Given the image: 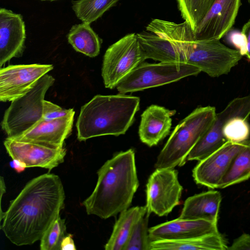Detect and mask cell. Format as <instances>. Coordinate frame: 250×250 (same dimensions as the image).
<instances>
[{
  "mask_svg": "<svg viewBox=\"0 0 250 250\" xmlns=\"http://www.w3.org/2000/svg\"><path fill=\"white\" fill-rule=\"evenodd\" d=\"M60 178L45 173L29 181L0 219V229L13 244L29 245L40 240L64 208Z\"/></svg>",
  "mask_w": 250,
  "mask_h": 250,
  "instance_id": "cell-1",
  "label": "cell"
},
{
  "mask_svg": "<svg viewBox=\"0 0 250 250\" xmlns=\"http://www.w3.org/2000/svg\"><path fill=\"white\" fill-rule=\"evenodd\" d=\"M97 174L94 190L82 203L87 213L106 219L128 209L139 186L134 150L116 153Z\"/></svg>",
  "mask_w": 250,
  "mask_h": 250,
  "instance_id": "cell-2",
  "label": "cell"
},
{
  "mask_svg": "<svg viewBox=\"0 0 250 250\" xmlns=\"http://www.w3.org/2000/svg\"><path fill=\"white\" fill-rule=\"evenodd\" d=\"M140 98L119 93L95 96L81 109L76 126L77 139L84 141L104 135L124 134L139 109Z\"/></svg>",
  "mask_w": 250,
  "mask_h": 250,
  "instance_id": "cell-3",
  "label": "cell"
},
{
  "mask_svg": "<svg viewBox=\"0 0 250 250\" xmlns=\"http://www.w3.org/2000/svg\"><path fill=\"white\" fill-rule=\"evenodd\" d=\"M216 114L215 107L201 106L182 120L158 155L156 169L183 166L190 151L210 126Z\"/></svg>",
  "mask_w": 250,
  "mask_h": 250,
  "instance_id": "cell-4",
  "label": "cell"
},
{
  "mask_svg": "<svg viewBox=\"0 0 250 250\" xmlns=\"http://www.w3.org/2000/svg\"><path fill=\"white\" fill-rule=\"evenodd\" d=\"M55 81L53 76L46 74L27 93L11 102L1 123L8 137L21 136L42 119L45 95Z\"/></svg>",
  "mask_w": 250,
  "mask_h": 250,
  "instance_id": "cell-5",
  "label": "cell"
},
{
  "mask_svg": "<svg viewBox=\"0 0 250 250\" xmlns=\"http://www.w3.org/2000/svg\"><path fill=\"white\" fill-rule=\"evenodd\" d=\"M179 48L186 63L214 78L228 74L243 57L239 51L216 39L189 41L182 43Z\"/></svg>",
  "mask_w": 250,
  "mask_h": 250,
  "instance_id": "cell-6",
  "label": "cell"
},
{
  "mask_svg": "<svg viewBox=\"0 0 250 250\" xmlns=\"http://www.w3.org/2000/svg\"><path fill=\"white\" fill-rule=\"evenodd\" d=\"M201 72L194 65L184 63L142 62L117 85L120 94L134 92L168 84Z\"/></svg>",
  "mask_w": 250,
  "mask_h": 250,
  "instance_id": "cell-7",
  "label": "cell"
},
{
  "mask_svg": "<svg viewBox=\"0 0 250 250\" xmlns=\"http://www.w3.org/2000/svg\"><path fill=\"white\" fill-rule=\"evenodd\" d=\"M146 60L137 34L125 35L111 45L104 56L102 76L106 88L113 89Z\"/></svg>",
  "mask_w": 250,
  "mask_h": 250,
  "instance_id": "cell-8",
  "label": "cell"
},
{
  "mask_svg": "<svg viewBox=\"0 0 250 250\" xmlns=\"http://www.w3.org/2000/svg\"><path fill=\"white\" fill-rule=\"evenodd\" d=\"M174 168L156 169L146 185V213L167 215L179 204L183 187Z\"/></svg>",
  "mask_w": 250,
  "mask_h": 250,
  "instance_id": "cell-9",
  "label": "cell"
},
{
  "mask_svg": "<svg viewBox=\"0 0 250 250\" xmlns=\"http://www.w3.org/2000/svg\"><path fill=\"white\" fill-rule=\"evenodd\" d=\"M250 115V94L237 97L231 100L219 113L209 128L188 154L187 161H200L216 151L227 140L223 135L226 123L235 117L248 119Z\"/></svg>",
  "mask_w": 250,
  "mask_h": 250,
  "instance_id": "cell-10",
  "label": "cell"
},
{
  "mask_svg": "<svg viewBox=\"0 0 250 250\" xmlns=\"http://www.w3.org/2000/svg\"><path fill=\"white\" fill-rule=\"evenodd\" d=\"M53 69L52 64L10 65L0 70V101L12 102L23 96Z\"/></svg>",
  "mask_w": 250,
  "mask_h": 250,
  "instance_id": "cell-11",
  "label": "cell"
},
{
  "mask_svg": "<svg viewBox=\"0 0 250 250\" xmlns=\"http://www.w3.org/2000/svg\"><path fill=\"white\" fill-rule=\"evenodd\" d=\"M3 144L10 157L22 162L27 168L40 167L51 170L63 162L66 153L63 147H54L9 137Z\"/></svg>",
  "mask_w": 250,
  "mask_h": 250,
  "instance_id": "cell-12",
  "label": "cell"
},
{
  "mask_svg": "<svg viewBox=\"0 0 250 250\" xmlns=\"http://www.w3.org/2000/svg\"><path fill=\"white\" fill-rule=\"evenodd\" d=\"M246 141L241 143L228 141L216 151L199 161L192 170L195 182L210 188H218L233 158L245 146Z\"/></svg>",
  "mask_w": 250,
  "mask_h": 250,
  "instance_id": "cell-13",
  "label": "cell"
},
{
  "mask_svg": "<svg viewBox=\"0 0 250 250\" xmlns=\"http://www.w3.org/2000/svg\"><path fill=\"white\" fill-rule=\"evenodd\" d=\"M241 5V0H215L194 31L195 40H220L230 31Z\"/></svg>",
  "mask_w": 250,
  "mask_h": 250,
  "instance_id": "cell-14",
  "label": "cell"
},
{
  "mask_svg": "<svg viewBox=\"0 0 250 250\" xmlns=\"http://www.w3.org/2000/svg\"><path fill=\"white\" fill-rule=\"evenodd\" d=\"M26 37L22 16L13 11L0 9V65L11 59L21 57Z\"/></svg>",
  "mask_w": 250,
  "mask_h": 250,
  "instance_id": "cell-15",
  "label": "cell"
},
{
  "mask_svg": "<svg viewBox=\"0 0 250 250\" xmlns=\"http://www.w3.org/2000/svg\"><path fill=\"white\" fill-rule=\"evenodd\" d=\"M217 223L178 217L148 229L150 241L179 240L218 232Z\"/></svg>",
  "mask_w": 250,
  "mask_h": 250,
  "instance_id": "cell-16",
  "label": "cell"
},
{
  "mask_svg": "<svg viewBox=\"0 0 250 250\" xmlns=\"http://www.w3.org/2000/svg\"><path fill=\"white\" fill-rule=\"evenodd\" d=\"M75 113L50 121L42 119L16 140L37 143L54 147H63L72 131Z\"/></svg>",
  "mask_w": 250,
  "mask_h": 250,
  "instance_id": "cell-17",
  "label": "cell"
},
{
  "mask_svg": "<svg viewBox=\"0 0 250 250\" xmlns=\"http://www.w3.org/2000/svg\"><path fill=\"white\" fill-rule=\"evenodd\" d=\"M175 110L158 105L148 106L142 113L139 128L141 141L151 147L157 145L167 136L172 125Z\"/></svg>",
  "mask_w": 250,
  "mask_h": 250,
  "instance_id": "cell-18",
  "label": "cell"
},
{
  "mask_svg": "<svg viewBox=\"0 0 250 250\" xmlns=\"http://www.w3.org/2000/svg\"><path fill=\"white\" fill-rule=\"evenodd\" d=\"M221 201L222 196L216 190L195 194L186 200L179 217L217 223Z\"/></svg>",
  "mask_w": 250,
  "mask_h": 250,
  "instance_id": "cell-19",
  "label": "cell"
},
{
  "mask_svg": "<svg viewBox=\"0 0 250 250\" xmlns=\"http://www.w3.org/2000/svg\"><path fill=\"white\" fill-rule=\"evenodd\" d=\"M137 36L146 59L186 63L180 50L166 38L148 31H143Z\"/></svg>",
  "mask_w": 250,
  "mask_h": 250,
  "instance_id": "cell-20",
  "label": "cell"
},
{
  "mask_svg": "<svg viewBox=\"0 0 250 250\" xmlns=\"http://www.w3.org/2000/svg\"><path fill=\"white\" fill-rule=\"evenodd\" d=\"M228 246L219 233L179 240L150 242V250H226Z\"/></svg>",
  "mask_w": 250,
  "mask_h": 250,
  "instance_id": "cell-21",
  "label": "cell"
},
{
  "mask_svg": "<svg viewBox=\"0 0 250 250\" xmlns=\"http://www.w3.org/2000/svg\"><path fill=\"white\" fill-rule=\"evenodd\" d=\"M146 212V205L133 207L121 212L104 249L124 250L134 225Z\"/></svg>",
  "mask_w": 250,
  "mask_h": 250,
  "instance_id": "cell-22",
  "label": "cell"
},
{
  "mask_svg": "<svg viewBox=\"0 0 250 250\" xmlns=\"http://www.w3.org/2000/svg\"><path fill=\"white\" fill-rule=\"evenodd\" d=\"M67 38L69 43L78 52L91 58L100 53L102 41L90 24L82 22L73 25Z\"/></svg>",
  "mask_w": 250,
  "mask_h": 250,
  "instance_id": "cell-23",
  "label": "cell"
},
{
  "mask_svg": "<svg viewBox=\"0 0 250 250\" xmlns=\"http://www.w3.org/2000/svg\"><path fill=\"white\" fill-rule=\"evenodd\" d=\"M250 178V140L233 158L218 188H224Z\"/></svg>",
  "mask_w": 250,
  "mask_h": 250,
  "instance_id": "cell-24",
  "label": "cell"
},
{
  "mask_svg": "<svg viewBox=\"0 0 250 250\" xmlns=\"http://www.w3.org/2000/svg\"><path fill=\"white\" fill-rule=\"evenodd\" d=\"M120 0H77L72 8L78 19L91 24L101 18Z\"/></svg>",
  "mask_w": 250,
  "mask_h": 250,
  "instance_id": "cell-25",
  "label": "cell"
},
{
  "mask_svg": "<svg viewBox=\"0 0 250 250\" xmlns=\"http://www.w3.org/2000/svg\"><path fill=\"white\" fill-rule=\"evenodd\" d=\"M176 0L182 17L194 32L215 0Z\"/></svg>",
  "mask_w": 250,
  "mask_h": 250,
  "instance_id": "cell-26",
  "label": "cell"
},
{
  "mask_svg": "<svg viewBox=\"0 0 250 250\" xmlns=\"http://www.w3.org/2000/svg\"><path fill=\"white\" fill-rule=\"evenodd\" d=\"M147 213L134 225L124 250H150Z\"/></svg>",
  "mask_w": 250,
  "mask_h": 250,
  "instance_id": "cell-27",
  "label": "cell"
},
{
  "mask_svg": "<svg viewBox=\"0 0 250 250\" xmlns=\"http://www.w3.org/2000/svg\"><path fill=\"white\" fill-rule=\"evenodd\" d=\"M67 234L65 219L59 215L45 231L40 241L41 250H60V245Z\"/></svg>",
  "mask_w": 250,
  "mask_h": 250,
  "instance_id": "cell-28",
  "label": "cell"
},
{
  "mask_svg": "<svg viewBox=\"0 0 250 250\" xmlns=\"http://www.w3.org/2000/svg\"><path fill=\"white\" fill-rule=\"evenodd\" d=\"M223 135L227 141L234 143H243L249 139L250 125L247 119L235 117L225 125Z\"/></svg>",
  "mask_w": 250,
  "mask_h": 250,
  "instance_id": "cell-29",
  "label": "cell"
},
{
  "mask_svg": "<svg viewBox=\"0 0 250 250\" xmlns=\"http://www.w3.org/2000/svg\"><path fill=\"white\" fill-rule=\"evenodd\" d=\"M75 113L73 108L64 109L52 102L44 100L42 119L50 121L65 117Z\"/></svg>",
  "mask_w": 250,
  "mask_h": 250,
  "instance_id": "cell-30",
  "label": "cell"
},
{
  "mask_svg": "<svg viewBox=\"0 0 250 250\" xmlns=\"http://www.w3.org/2000/svg\"><path fill=\"white\" fill-rule=\"evenodd\" d=\"M228 41L243 56H247V40L244 33L236 30L232 31L229 34Z\"/></svg>",
  "mask_w": 250,
  "mask_h": 250,
  "instance_id": "cell-31",
  "label": "cell"
},
{
  "mask_svg": "<svg viewBox=\"0 0 250 250\" xmlns=\"http://www.w3.org/2000/svg\"><path fill=\"white\" fill-rule=\"evenodd\" d=\"M228 250H250V234H243L234 240Z\"/></svg>",
  "mask_w": 250,
  "mask_h": 250,
  "instance_id": "cell-32",
  "label": "cell"
},
{
  "mask_svg": "<svg viewBox=\"0 0 250 250\" xmlns=\"http://www.w3.org/2000/svg\"><path fill=\"white\" fill-rule=\"evenodd\" d=\"M73 235L71 234H66L62 238L61 245L60 250H76Z\"/></svg>",
  "mask_w": 250,
  "mask_h": 250,
  "instance_id": "cell-33",
  "label": "cell"
},
{
  "mask_svg": "<svg viewBox=\"0 0 250 250\" xmlns=\"http://www.w3.org/2000/svg\"><path fill=\"white\" fill-rule=\"evenodd\" d=\"M247 40V54L246 57L250 61V19L243 25L242 31Z\"/></svg>",
  "mask_w": 250,
  "mask_h": 250,
  "instance_id": "cell-34",
  "label": "cell"
},
{
  "mask_svg": "<svg viewBox=\"0 0 250 250\" xmlns=\"http://www.w3.org/2000/svg\"><path fill=\"white\" fill-rule=\"evenodd\" d=\"M9 165L11 167L14 169L18 173L23 171L27 168L24 163L16 159H12L10 162Z\"/></svg>",
  "mask_w": 250,
  "mask_h": 250,
  "instance_id": "cell-35",
  "label": "cell"
},
{
  "mask_svg": "<svg viewBox=\"0 0 250 250\" xmlns=\"http://www.w3.org/2000/svg\"><path fill=\"white\" fill-rule=\"evenodd\" d=\"M41 1H55V0H40Z\"/></svg>",
  "mask_w": 250,
  "mask_h": 250,
  "instance_id": "cell-36",
  "label": "cell"
},
{
  "mask_svg": "<svg viewBox=\"0 0 250 250\" xmlns=\"http://www.w3.org/2000/svg\"><path fill=\"white\" fill-rule=\"evenodd\" d=\"M249 0V2H250V0Z\"/></svg>",
  "mask_w": 250,
  "mask_h": 250,
  "instance_id": "cell-37",
  "label": "cell"
}]
</instances>
